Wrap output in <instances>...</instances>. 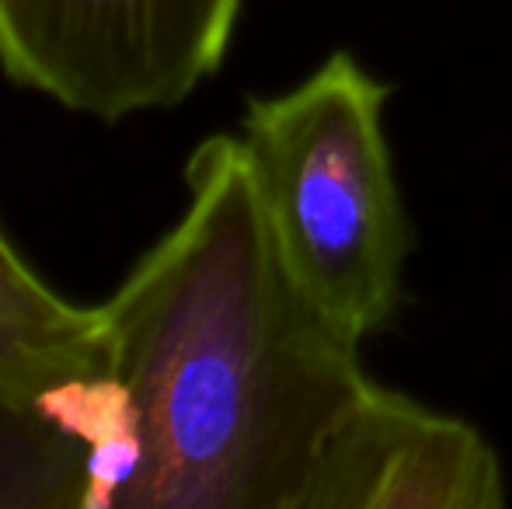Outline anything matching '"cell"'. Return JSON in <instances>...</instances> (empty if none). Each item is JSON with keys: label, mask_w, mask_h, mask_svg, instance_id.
Segmentation results:
<instances>
[{"label": "cell", "mask_w": 512, "mask_h": 509, "mask_svg": "<svg viewBox=\"0 0 512 509\" xmlns=\"http://www.w3.org/2000/svg\"><path fill=\"white\" fill-rule=\"evenodd\" d=\"M182 217L98 304L126 468L112 509H307L373 377L286 269L237 136L185 164Z\"/></svg>", "instance_id": "6da1fadb"}, {"label": "cell", "mask_w": 512, "mask_h": 509, "mask_svg": "<svg viewBox=\"0 0 512 509\" xmlns=\"http://www.w3.org/2000/svg\"><path fill=\"white\" fill-rule=\"evenodd\" d=\"M387 98L391 88L338 49L283 95L251 98L237 133L286 269L359 342L398 321L415 245Z\"/></svg>", "instance_id": "7a4b0ae2"}, {"label": "cell", "mask_w": 512, "mask_h": 509, "mask_svg": "<svg viewBox=\"0 0 512 509\" xmlns=\"http://www.w3.org/2000/svg\"><path fill=\"white\" fill-rule=\"evenodd\" d=\"M244 0H0V70L81 116L175 109L227 60Z\"/></svg>", "instance_id": "3957f363"}, {"label": "cell", "mask_w": 512, "mask_h": 509, "mask_svg": "<svg viewBox=\"0 0 512 509\" xmlns=\"http://www.w3.org/2000/svg\"><path fill=\"white\" fill-rule=\"evenodd\" d=\"M506 471L481 429L373 381L317 468L307 509H502Z\"/></svg>", "instance_id": "277c9868"}, {"label": "cell", "mask_w": 512, "mask_h": 509, "mask_svg": "<svg viewBox=\"0 0 512 509\" xmlns=\"http://www.w3.org/2000/svg\"><path fill=\"white\" fill-rule=\"evenodd\" d=\"M122 468L126 436L108 381L63 398L0 387V509H112Z\"/></svg>", "instance_id": "5b68a950"}, {"label": "cell", "mask_w": 512, "mask_h": 509, "mask_svg": "<svg viewBox=\"0 0 512 509\" xmlns=\"http://www.w3.org/2000/svg\"><path fill=\"white\" fill-rule=\"evenodd\" d=\"M105 381L95 307L46 286L14 248L0 252V387L25 398H63Z\"/></svg>", "instance_id": "8992f818"}, {"label": "cell", "mask_w": 512, "mask_h": 509, "mask_svg": "<svg viewBox=\"0 0 512 509\" xmlns=\"http://www.w3.org/2000/svg\"><path fill=\"white\" fill-rule=\"evenodd\" d=\"M7 248H11V241H7L4 231H0V252H7Z\"/></svg>", "instance_id": "52a82bcc"}]
</instances>
